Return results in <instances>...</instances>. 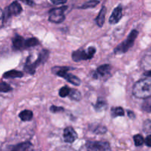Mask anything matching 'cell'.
Segmentation results:
<instances>
[{"label":"cell","mask_w":151,"mask_h":151,"mask_svg":"<svg viewBox=\"0 0 151 151\" xmlns=\"http://www.w3.org/2000/svg\"><path fill=\"white\" fill-rule=\"evenodd\" d=\"M133 94L137 98L146 99L151 97V77L140 80L134 84Z\"/></svg>","instance_id":"6da1fadb"},{"label":"cell","mask_w":151,"mask_h":151,"mask_svg":"<svg viewBox=\"0 0 151 151\" xmlns=\"http://www.w3.org/2000/svg\"><path fill=\"white\" fill-rule=\"evenodd\" d=\"M49 52L48 50H42L41 52L39 53V55H38V58L35 60V61L32 62L31 61V57L29 56L27 59L26 63H25L24 66V69L25 72L27 73H29L30 75H34L35 72V69L36 68L39 66L41 63H44V62H46V60L48 59Z\"/></svg>","instance_id":"7a4b0ae2"},{"label":"cell","mask_w":151,"mask_h":151,"mask_svg":"<svg viewBox=\"0 0 151 151\" xmlns=\"http://www.w3.org/2000/svg\"><path fill=\"white\" fill-rule=\"evenodd\" d=\"M71 69L69 67L66 66H55L52 69V72L55 75H58L59 77L64 78L65 80L69 82L70 83L73 84L75 86H80L81 83V81L77 76H75L72 74L69 73V70Z\"/></svg>","instance_id":"3957f363"},{"label":"cell","mask_w":151,"mask_h":151,"mask_svg":"<svg viewBox=\"0 0 151 151\" xmlns=\"http://www.w3.org/2000/svg\"><path fill=\"white\" fill-rule=\"evenodd\" d=\"M138 34L139 32L136 29L131 31L127 39L114 49L115 54H122V53H125L128 51V50L134 45L136 38L138 36Z\"/></svg>","instance_id":"277c9868"},{"label":"cell","mask_w":151,"mask_h":151,"mask_svg":"<svg viewBox=\"0 0 151 151\" xmlns=\"http://www.w3.org/2000/svg\"><path fill=\"white\" fill-rule=\"evenodd\" d=\"M95 53L96 49L94 47H89L86 50H84L83 49H80L76 51H74L72 52V58L74 61L80 62L81 60H89L92 58Z\"/></svg>","instance_id":"5b68a950"},{"label":"cell","mask_w":151,"mask_h":151,"mask_svg":"<svg viewBox=\"0 0 151 151\" xmlns=\"http://www.w3.org/2000/svg\"><path fill=\"white\" fill-rule=\"evenodd\" d=\"M67 9V6H63V7H58V8L51 9L49 12L50 16L49 20L52 23L59 24L63 22L65 20L64 12Z\"/></svg>","instance_id":"8992f818"},{"label":"cell","mask_w":151,"mask_h":151,"mask_svg":"<svg viewBox=\"0 0 151 151\" xmlns=\"http://www.w3.org/2000/svg\"><path fill=\"white\" fill-rule=\"evenodd\" d=\"M22 12V7L17 1L12 2L3 13V22H6L12 16H18Z\"/></svg>","instance_id":"52a82bcc"},{"label":"cell","mask_w":151,"mask_h":151,"mask_svg":"<svg viewBox=\"0 0 151 151\" xmlns=\"http://www.w3.org/2000/svg\"><path fill=\"white\" fill-rule=\"evenodd\" d=\"M86 147L88 150L100 151L111 150V146L108 142H91L88 141L86 143Z\"/></svg>","instance_id":"ba28073f"},{"label":"cell","mask_w":151,"mask_h":151,"mask_svg":"<svg viewBox=\"0 0 151 151\" xmlns=\"http://www.w3.org/2000/svg\"><path fill=\"white\" fill-rule=\"evenodd\" d=\"M111 66L109 64H103L99 66L95 72H93V78L95 79L99 78H104L106 76H109L110 75L111 72Z\"/></svg>","instance_id":"9c48e42d"},{"label":"cell","mask_w":151,"mask_h":151,"mask_svg":"<svg viewBox=\"0 0 151 151\" xmlns=\"http://www.w3.org/2000/svg\"><path fill=\"white\" fill-rule=\"evenodd\" d=\"M78 134L72 127H67L63 131V139L66 142H74L78 139Z\"/></svg>","instance_id":"30bf717a"},{"label":"cell","mask_w":151,"mask_h":151,"mask_svg":"<svg viewBox=\"0 0 151 151\" xmlns=\"http://www.w3.org/2000/svg\"><path fill=\"white\" fill-rule=\"evenodd\" d=\"M122 17V5H118L115 7L111 13V16L109 18V23L111 24H115L120 21Z\"/></svg>","instance_id":"8fae6325"},{"label":"cell","mask_w":151,"mask_h":151,"mask_svg":"<svg viewBox=\"0 0 151 151\" xmlns=\"http://www.w3.org/2000/svg\"><path fill=\"white\" fill-rule=\"evenodd\" d=\"M13 46L15 50H26V40L23 37L19 35H16L13 38Z\"/></svg>","instance_id":"7c38bea8"},{"label":"cell","mask_w":151,"mask_h":151,"mask_svg":"<svg viewBox=\"0 0 151 151\" xmlns=\"http://www.w3.org/2000/svg\"><path fill=\"white\" fill-rule=\"evenodd\" d=\"M10 149L14 151L29 150L32 149V145L29 142H22L20 143V144L16 145L13 146Z\"/></svg>","instance_id":"4fadbf2b"},{"label":"cell","mask_w":151,"mask_h":151,"mask_svg":"<svg viewBox=\"0 0 151 151\" xmlns=\"http://www.w3.org/2000/svg\"><path fill=\"white\" fill-rule=\"evenodd\" d=\"M106 11H107V10H106V7H105V6H103L101 8V10H100V13H99L98 16H97V19H96L97 25H98L100 27H102L103 26V24H104L105 19H106Z\"/></svg>","instance_id":"5bb4252c"},{"label":"cell","mask_w":151,"mask_h":151,"mask_svg":"<svg viewBox=\"0 0 151 151\" xmlns=\"http://www.w3.org/2000/svg\"><path fill=\"white\" fill-rule=\"evenodd\" d=\"M23 72L18 70H10L8 72H5L3 75V78H22L23 77Z\"/></svg>","instance_id":"9a60e30c"},{"label":"cell","mask_w":151,"mask_h":151,"mask_svg":"<svg viewBox=\"0 0 151 151\" xmlns=\"http://www.w3.org/2000/svg\"><path fill=\"white\" fill-rule=\"evenodd\" d=\"M19 116L22 121L27 122V121H30L32 119V117H33V114H32V111L24 110L23 111L20 112Z\"/></svg>","instance_id":"2e32d148"},{"label":"cell","mask_w":151,"mask_h":151,"mask_svg":"<svg viewBox=\"0 0 151 151\" xmlns=\"http://www.w3.org/2000/svg\"><path fill=\"white\" fill-rule=\"evenodd\" d=\"M90 130L96 134H103L107 132V128L106 126L101 125H92L90 127Z\"/></svg>","instance_id":"e0dca14e"},{"label":"cell","mask_w":151,"mask_h":151,"mask_svg":"<svg viewBox=\"0 0 151 151\" xmlns=\"http://www.w3.org/2000/svg\"><path fill=\"white\" fill-rule=\"evenodd\" d=\"M94 109L97 111H100L102 109H106L107 107V102L103 98H98L96 104L94 106Z\"/></svg>","instance_id":"ac0fdd59"},{"label":"cell","mask_w":151,"mask_h":151,"mask_svg":"<svg viewBox=\"0 0 151 151\" xmlns=\"http://www.w3.org/2000/svg\"><path fill=\"white\" fill-rule=\"evenodd\" d=\"M69 96L71 100H75V101H79L81 99V94L78 90L75 89V88H70Z\"/></svg>","instance_id":"d6986e66"},{"label":"cell","mask_w":151,"mask_h":151,"mask_svg":"<svg viewBox=\"0 0 151 151\" xmlns=\"http://www.w3.org/2000/svg\"><path fill=\"white\" fill-rule=\"evenodd\" d=\"M99 3H100V1H99V0H90V1L84 3L82 6L80 7V8L81 9L93 8V7H95Z\"/></svg>","instance_id":"ffe728a7"},{"label":"cell","mask_w":151,"mask_h":151,"mask_svg":"<svg viewBox=\"0 0 151 151\" xmlns=\"http://www.w3.org/2000/svg\"><path fill=\"white\" fill-rule=\"evenodd\" d=\"M142 109L144 111L147 112V113H150L151 112V97H147L145 99L144 103H142Z\"/></svg>","instance_id":"44dd1931"},{"label":"cell","mask_w":151,"mask_h":151,"mask_svg":"<svg viewBox=\"0 0 151 151\" xmlns=\"http://www.w3.org/2000/svg\"><path fill=\"white\" fill-rule=\"evenodd\" d=\"M111 114L114 117L116 116H122L125 114L124 109L122 107H114L111 109Z\"/></svg>","instance_id":"7402d4cb"},{"label":"cell","mask_w":151,"mask_h":151,"mask_svg":"<svg viewBox=\"0 0 151 151\" xmlns=\"http://www.w3.org/2000/svg\"><path fill=\"white\" fill-rule=\"evenodd\" d=\"M39 43V41L36 38H28V39L26 40V47L27 49L32 47H35V46L38 45Z\"/></svg>","instance_id":"603a6c76"},{"label":"cell","mask_w":151,"mask_h":151,"mask_svg":"<svg viewBox=\"0 0 151 151\" xmlns=\"http://www.w3.org/2000/svg\"><path fill=\"white\" fill-rule=\"evenodd\" d=\"M12 91V87L7 83L0 81V92L7 93Z\"/></svg>","instance_id":"cb8c5ba5"},{"label":"cell","mask_w":151,"mask_h":151,"mask_svg":"<svg viewBox=\"0 0 151 151\" xmlns=\"http://www.w3.org/2000/svg\"><path fill=\"white\" fill-rule=\"evenodd\" d=\"M134 141L135 143V145L139 147V146H142L145 142V139L140 134H137L134 137Z\"/></svg>","instance_id":"d4e9b609"},{"label":"cell","mask_w":151,"mask_h":151,"mask_svg":"<svg viewBox=\"0 0 151 151\" xmlns=\"http://www.w3.org/2000/svg\"><path fill=\"white\" fill-rule=\"evenodd\" d=\"M69 91H70V88L67 86H63L59 91V95L61 97H66L69 95Z\"/></svg>","instance_id":"484cf974"},{"label":"cell","mask_w":151,"mask_h":151,"mask_svg":"<svg viewBox=\"0 0 151 151\" xmlns=\"http://www.w3.org/2000/svg\"><path fill=\"white\" fill-rule=\"evenodd\" d=\"M143 130L145 133H151V120L147 119L143 125Z\"/></svg>","instance_id":"4316f807"},{"label":"cell","mask_w":151,"mask_h":151,"mask_svg":"<svg viewBox=\"0 0 151 151\" xmlns=\"http://www.w3.org/2000/svg\"><path fill=\"white\" fill-rule=\"evenodd\" d=\"M50 111L52 113H59V112L64 111V109L63 107H60V106H52L50 107Z\"/></svg>","instance_id":"83f0119b"},{"label":"cell","mask_w":151,"mask_h":151,"mask_svg":"<svg viewBox=\"0 0 151 151\" xmlns=\"http://www.w3.org/2000/svg\"><path fill=\"white\" fill-rule=\"evenodd\" d=\"M50 1H51L54 4H57V5H58V4H65V3L67 1V0H50Z\"/></svg>","instance_id":"f1b7e54d"},{"label":"cell","mask_w":151,"mask_h":151,"mask_svg":"<svg viewBox=\"0 0 151 151\" xmlns=\"http://www.w3.org/2000/svg\"><path fill=\"white\" fill-rule=\"evenodd\" d=\"M20 1H22L23 3H24V4H27V5L31 6V7L35 5V2H34L32 0H20Z\"/></svg>","instance_id":"f546056e"},{"label":"cell","mask_w":151,"mask_h":151,"mask_svg":"<svg viewBox=\"0 0 151 151\" xmlns=\"http://www.w3.org/2000/svg\"><path fill=\"white\" fill-rule=\"evenodd\" d=\"M145 142L146 145L147 147H151V135H148L146 137L145 140Z\"/></svg>","instance_id":"4dcf8cb0"},{"label":"cell","mask_w":151,"mask_h":151,"mask_svg":"<svg viewBox=\"0 0 151 151\" xmlns=\"http://www.w3.org/2000/svg\"><path fill=\"white\" fill-rule=\"evenodd\" d=\"M128 115L130 118H131V119H134V118H135V114H134V112L131 111H128Z\"/></svg>","instance_id":"1f68e13d"},{"label":"cell","mask_w":151,"mask_h":151,"mask_svg":"<svg viewBox=\"0 0 151 151\" xmlns=\"http://www.w3.org/2000/svg\"><path fill=\"white\" fill-rule=\"evenodd\" d=\"M144 75H145V76L147 77H151V70L147 71V72H145Z\"/></svg>","instance_id":"d6a6232c"},{"label":"cell","mask_w":151,"mask_h":151,"mask_svg":"<svg viewBox=\"0 0 151 151\" xmlns=\"http://www.w3.org/2000/svg\"><path fill=\"white\" fill-rule=\"evenodd\" d=\"M2 17H3V11L2 10H1V7H0V19H1Z\"/></svg>","instance_id":"836d02e7"}]
</instances>
